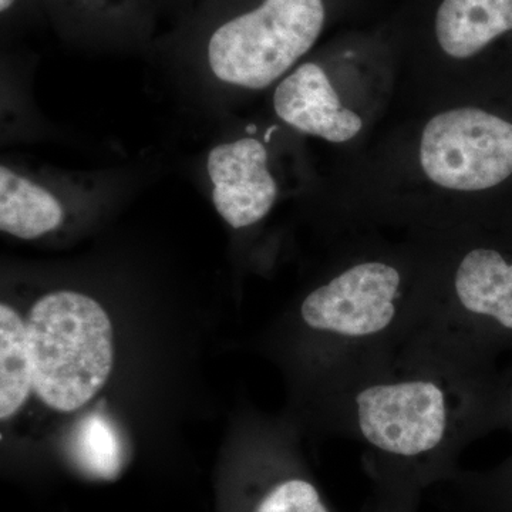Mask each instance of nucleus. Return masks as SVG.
I'll list each match as a JSON object with an SVG mask.
<instances>
[{"label":"nucleus","mask_w":512,"mask_h":512,"mask_svg":"<svg viewBox=\"0 0 512 512\" xmlns=\"http://www.w3.org/2000/svg\"><path fill=\"white\" fill-rule=\"evenodd\" d=\"M470 356L416 336L343 380V421L375 481L423 491L454 477L470 433Z\"/></svg>","instance_id":"nucleus-1"},{"label":"nucleus","mask_w":512,"mask_h":512,"mask_svg":"<svg viewBox=\"0 0 512 512\" xmlns=\"http://www.w3.org/2000/svg\"><path fill=\"white\" fill-rule=\"evenodd\" d=\"M399 268L380 259L357 262L301 303L306 329L328 339L342 359V382L392 356L419 332L426 311L412 308Z\"/></svg>","instance_id":"nucleus-2"},{"label":"nucleus","mask_w":512,"mask_h":512,"mask_svg":"<svg viewBox=\"0 0 512 512\" xmlns=\"http://www.w3.org/2000/svg\"><path fill=\"white\" fill-rule=\"evenodd\" d=\"M33 390L50 409L72 413L100 392L114 365L113 325L90 296L59 291L30 309Z\"/></svg>","instance_id":"nucleus-3"},{"label":"nucleus","mask_w":512,"mask_h":512,"mask_svg":"<svg viewBox=\"0 0 512 512\" xmlns=\"http://www.w3.org/2000/svg\"><path fill=\"white\" fill-rule=\"evenodd\" d=\"M325 23V0H261L212 30L211 72L232 86L265 89L312 49Z\"/></svg>","instance_id":"nucleus-4"},{"label":"nucleus","mask_w":512,"mask_h":512,"mask_svg":"<svg viewBox=\"0 0 512 512\" xmlns=\"http://www.w3.org/2000/svg\"><path fill=\"white\" fill-rule=\"evenodd\" d=\"M420 164L446 190L493 188L512 174V124L474 107L437 114L421 134Z\"/></svg>","instance_id":"nucleus-5"},{"label":"nucleus","mask_w":512,"mask_h":512,"mask_svg":"<svg viewBox=\"0 0 512 512\" xmlns=\"http://www.w3.org/2000/svg\"><path fill=\"white\" fill-rule=\"evenodd\" d=\"M485 322L512 330V262L497 249L474 248L454 271L450 305L430 312L417 333L470 356L471 332Z\"/></svg>","instance_id":"nucleus-6"},{"label":"nucleus","mask_w":512,"mask_h":512,"mask_svg":"<svg viewBox=\"0 0 512 512\" xmlns=\"http://www.w3.org/2000/svg\"><path fill=\"white\" fill-rule=\"evenodd\" d=\"M207 170L215 208L232 228L251 227L274 207L278 185L269 173L268 151L255 138L212 148Z\"/></svg>","instance_id":"nucleus-7"},{"label":"nucleus","mask_w":512,"mask_h":512,"mask_svg":"<svg viewBox=\"0 0 512 512\" xmlns=\"http://www.w3.org/2000/svg\"><path fill=\"white\" fill-rule=\"evenodd\" d=\"M274 107L289 126L330 143H346L363 127L362 119L343 106L325 70L315 63H303L279 83Z\"/></svg>","instance_id":"nucleus-8"},{"label":"nucleus","mask_w":512,"mask_h":512,"mask_svg":"<svg viewBox=\"0 0 512 512\" xmlns=\"http://www.w3.org/2000/svg\"><path fill=\"white\" fill-rule=\"evenodd\" d=\"M512 30V0H441L434 36L441 52L466 60Z\"/></svg>","instance_id":"nucleus-9"},{"label":"nucleus","mask_w":512,"mask_h":512,"mask_svg":"<svg viewBox=\"0 0 512 512\" xmlns=\"http://www.w3.org/2000/svg\"><path fill=\"white\" fill-rule=\"evenodd\" d=\"M64 211L52 192L0 168V229L12 237L35 239L55 231L62 224Z\"/></svg>","instance_id":"nucleus-10"},{"label":"nucleus","mask_w":512,"mask_h":512,"mask_svg":"<svg viewBox=\"0 0 512 512\" xmlns=\"http://www.w3.org/2000/svg\"><path fill=\"white\" fill-rule=\"evenodd\" d=\"M33 390L28 328L12 306L0 305V419L19 412Z\"/></svg>","instance_id":"nucleus-11"},{"label":"nucleus","mask_w":512,"mask_h":512,"mask_svg":"<svg viewBox=\"0 0 512 512\" xmlns=\"http://www.w3.org/2000/svg\"><path fill=\"white\" fill-rule=\"evenodd\" d=\"M70 451L74 466L94 480H116L126 461L119 431L100 413L89 414L77 424Z\"/></svg>","instance_id":"nucleus-12"},{"label":"nucleus","mask_w":512,"mask_h":512,"mask_svg":"<svg viewBox=\"0 0 512 512\" xmlns=\"http://www.w3.org/2000/svg\"><path fill=\"white\" fill-rule=\"evenodd\" d=\"M249 512H333L318 485L303 474L288 473L268 481Z\"/></svg>","instance_id":"nucleus-13"},{"label":"nucleus","mask_w":512,"mask_h":512,"mask_svg":"<svg viewBox=\"0 0 512 512\" xmlns=\"http://www.w3.org/2000/svg\"><path fill=\"white\" fill-rule=\"evenodd\" d=\"M376 500L370 512H417L420 490L410 485L376 481Z\"/></svg>","instance_id":"nucleus-14"},{"label":"nucleus","mask_w":512,"mask_h":512,"mask_svg":"<svg viewBox=\"0 0 512 512\" xmlns=\"http://www.w3.org/2000/svg\"><path fill=\"white\" fill-rule=\"evenodd\" d=\"M16 0H0V12L6 13L15 5Z\"/></svg>","instance_id":"nucleus-15"},{"label":"nucleus","mask_w":512,"mask_h":512,"mask_svg":"<svg viewBox=\"0 0 512 512\" xmlns=\"http://www.w3.org/2000/svg\"><path fill=\"white\" fill-rule=\"evenodd\" d=\"M511 406H512V394H511Z\"/></svg>","instance_id":"nucleus-16"}]
</instances>
